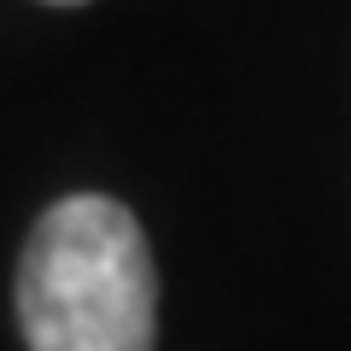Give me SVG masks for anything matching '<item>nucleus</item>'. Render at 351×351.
Returning a JSON list of instances; mask_svg holds the SVG:
<instances>
[{
  "label": "nucleus",
  "mask_w": 351,
  "mask_h": 351,
  "mask_svg": "<svg viewBox=\"0 0 351 351\" xmlns=\"http://www.w3.org/2000/svg\"><path fill=\"white\" fill-rule=\"evenodd\" d=\"M29 351H152L158 276L141 223L106 193H71L29 228L18 263Z\"/></svg>",
  "instance_id": "1"
},
{
  "label": "nucleus",
  "mask_w": 351,
  "mask_h": 351,
  "mask_svg": "<svg viewBox=\"0 0 351 351\" xmlns=\"http://www.w3.org/2000/svg\"><path fill=\"white\" fill-rule=\"evenodd\" d=\"M53 6H76V0H53Z\"/></svg>",
  "instance_id": "2"
}]
</instances>
